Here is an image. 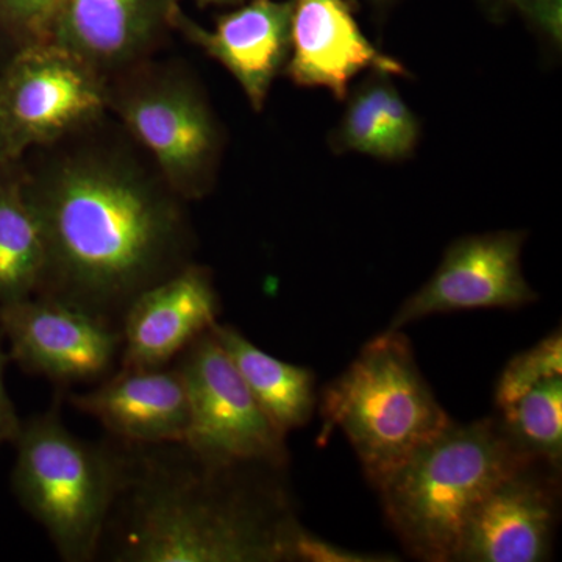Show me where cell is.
Here are the masks:
<instances>
[{
  "instance_id": "8992f818",
  "label": "cell",
  "mask_w": 562,
  "mask_h": 562,
  "mask_svg": "<svg viewBox=\"0 0 562 562\" xmlns=\"http://www.w3.org/2000/svg\"><path fill=\"white\" fill-rule=\"evenodd\" d=\"M109 81L110 111L150 155L166 184L184 202L209 195L225 139L201 83L187 69L149 60Z\"/></svg>"
},
{
  "instance_id": "d6986e66",
  "label": "cell",
  "mask_w": 562,
  "mask_h": 562,
  "mask_svg": "<svg viewBox=\"0 0 562 562\" xmlns=\"http://www.w3.org/2000/svg\"><path fill=\"white\" fill-rule=\"evenodd\" d=\"M11 165L0 171V305L35 295L46 269L43 232L24 176L9 172Z\"/></svg>"
},
{
  "instance_id": "484cf974",
  "label": "cell",
  "mask_w": 562,
  "mask_h": 562,
  "mask_svg": "<svg viewBox=\"0 0 562 562\" xmlns=\"http://www.w3.org/2000/svg\"><path fill=\"white\" fill-rule=\"evenodd\" d=\"M14 161H16V157H14L13 149H11L9 133H7L2 111H0V171Z\"/></svg>"
},
{
  "instance_id": "52a82bcc",
  "label": "cell",
  "mask_w": 562,
  "mask_h": 562,
  "mask_svg": "<svg viewBox=\"0 0 562 562\" xmlns=\"http://www.w3.org/2000/svg\"><path fill=\"white\" fill-rule=\"evenodd\" d=\"M0 111L18 160L98 124L110 111V81L55 41L25 44L0 74Z\"/></svg>"
},
{
  "instance_id": "9a60e30c",
  "label": "cell",
  "mask_w": 562,
  "mask_h": 562,
  "mask_svg": "<svg viewBox=\"0 0 562 562\" xmlns=\"http://www.w3.org/2000/svg\"><path fill=\"white\" fill-rule=\"evenodd\" d=\"M179 10V0H65L52 41L110 80L149 60Z\"/></svg>"
},
{
  "instance_id": "9c48e42d",
  "label": "cell",
  "mask_w": 562,
  "mask_h": 562,
  "mask_svg": "<svg viewBox=\"0 0 562 562\" xmlns=\"http://www.w3.org/2000/svg\"><path fill=\"white\" fill-rule=\"evenodd\" d=\"M0 331L22 371L65 387L102 382L121 358L120 327L46 295L0 305Z\"/></svg>"
},
{
  "instance_id": "ffe728a7",
  "label": "cell",
  "mask_w": 562,
  "mask_h": 562,
  "mask_svg": "<svg viewBox=\"0 0 562 562\" xmlns=\"http://www.w3.org/2000/svg\"><path fill=\"white\" fill-rule=\"evenodd\" d=\"M503 430L530 460L561 465L562 376L532 387L512 405L497 409Z\"/></svg>"
},
{
  "instance_id": "83f0119b",
  "label": "cell",
  "mask_w": 562,
  "mask_h": 562,
  "mask_svg": "<svg viewBox=\"0 0 562 562\" xmlns=\"http://www.w3.org/2000/svg\"><path fill=\"white\" fill-rule=\"evenodd\" d=\"M199 2H203V3H235V2H243V0H199Z\"/></svg>"
},
{
  "instance_id": "44dd1931",
  "label": "cell",
  "mask_w": 562,
  "mask_h": 562,
  "mask_svg": "<svg viewBox=\"0 0 562 562\" xmlns=\"http://www.w3.org/2000/svg\"><path fill=\"white\" fill-rule=\"evenodd\" d=\"M554 376H562L561 328L509 360L495 384V408L512 405L532 387Z\"/></svg>"
},
{
  "instance_id": "277c9868",
  "label": "cell",
  "mask_w": 562,
  "mask_h": 562,
  "mask_svg": "<svg viewBox=\"0 0 562 562\" xmlns=\"http://www.w3.org/2000/svg\"><path fill=\"white\" fill-rule=\"evenodd\" d=\"M321 442L339 428L372 486L452 424L402 330L380 333L317 398Z\"/></svg>"
},
{
  "instance_id": "4316f807",
  "label": "cell",
  "mask_w": 562,
  "mask_h": 562,
  "mask_svg": "<svg viewBox=\"0 0 562 562\" xmlns=\"http://www.w3.org/2000/svg\"><path fill=\"white\" fill-rule=\"evenodd\" d=\"M366 2L371 3L373 9L376 10H386L387 7H391L394 3V0H366Z\"/></svg>"
},
{
  "instance_id": "6da1fadb",
  "label": "cell",
  "mask_w": 562,
  "mask_h": 562,
  "mask_svg": "<svg viewBox=\"0 0 562 562\" xmlns=\"http://www.w3.org/2000/svg\"><path fill=\"white\" fill-rule=\"evenodd\" d=\"M22 176L46 247L36 294L121 328L140 292L192 262L184 201L131 155L92 147Z\"/></svg>"
},
{
  "instance_id": "7a4b0ae2",
  "label": "cell",
  "mask_w": 562,
  "mask_h": 562,
  "mask_svg": "<svg viewBox=\"0 0 562 562\" xmlns=\"http://www.w3.org/2000/svg\"><path fill=\"white\" fill-rule=\"evenodd\" d=\"M121 447L124 476L103 538L114 561L295 562L303 527L288 468L213 464L183 443Z\"/></svg>"
},
{
  "instance_id": "2e32d148",
  "label": "cell",
  "mask_w": 562,
  "mask_h": 562,
  "mask_svg": "<svg viewBox=\"0 0 562 562\" xmlns=\"http://www.w3.org/2000/svg\"><path fill=\"white\" fill-rule=\"evenodd\" d=\"M70 405L131 446L183 443L190 427L187 387L177 366L124 369L94 390L72 394Z\"/></svg>"
},
{
  "instance_id": "7402d4cb",
  "label": "cell",
  "mask_w": 562,
  "mask_h": 562,
  "mask_svg": "<svg viewBox=\"0 0 562 562\" xmlns=\"http://www.w3.org/2000/svg\"><path fill=\"white\" fill-rule=\"evenodd\" d=\"M65 0H3L0 27L25 44L52 41Z\"/></svg>"
},
{
  "instance_id": "e0dca14e",
  "label": "cell",
  "mask_w": 562,
  "mask_h": 562,
  "mask_svg": "<svg viewBox=\"0 0 562 562\" xmlns=\"http://www.w3.org/2000/svg\"><path fill=\"white\" fill-rule=\"evenodd\" d=\"M371 70L347 92L341 121L330 133L336 154H360L383 161H405L420 140V122L391 80Z\"/></svg>"
},
{
  "instance_id": "7c38bea8",
  "label": "cell",
  "mask_w": 562,
  "mask_h": 562,
  "mask_svg": "<svg viewBox=\"0 0 562 562\" xmlns=\"http://www.w3.org/2000/svg\"><path fill=\"white\" fill-rule=\"evenodd\" d=\"M213 273L194 261L140 292L121 322L120 368L169 366L220 322Z\"/></svg>"
},
{
  "instance_id": "ac0fdd59",
  "label": "cell",
  "mask_w": 562,
  "mask_h": 562,
  "mask_svg": "<svg viewBox=\"0 0 562 562\" xmlns=\"http://www.w3.org/2000/svg\"><path fill=\"white\" fill-rule=\"evenodd\" d=\"M211 331L281 435L310 424L319 398L313 371L272 357L233 325L217 322Z\"/></svg>"
},
{
  "instance_id": "d4e9b609",
  "label": "cell",
  "mask_w": 562,
  "mask_h": 562,
  "mask_svg": "<svg viewBox=\"0 0 562 562\" xmlns=\"http://www.w3.org/2000/svg\"><path fill=\"white\" fill-rule=\"evenodd\" d=\"M10 355L5 350V339L0 331V446L13 443L20 436L22 420L11 401L5 384V369L9 364Z\"/></svg>"
},
{
  "instance_id": "603a6c76",
  "label": "cell",
  "mask_w": 562,
  "mask_h": 562,
  "mask_svg": "<svg viewBox=\"0 0 562 562\" xmlns=\"http://www.w3.org/2000/svg\"><path fill=\"white\" fill-rule=\"evenodd\" d=\"M495 11L516 10L553 44H561L562 0H483Z\"/></svg>"
},
{
  "instance_id": "4fadbf2b",
  "label": "cell",
  "mask_w": 562,
  "mask_h": 562,
  "mask_svg": "<svg viewBox=\"0 0 562 562\" xmlns=\"http://www.w3.org/2000/svg\"><path fill=\"white\" fill-rule=\"evenodd\" d=\"M286 76L302 88H324L338 101L364 70L408 76L401 61L366 38L346 0H292Z\"/></svg>"
},
{
  "instance_id": "8fae6325",
  "label": "cell",
  "mask_w": 562,
  "mask_h": 562,
  "mask_svg": "<svg viewBox=\"0 0 562 562\" xmlns=\"http://www.w3.org/2000/svg\"><path fill=\"white\" fill-rule=\"evenodd\" d=\"M560 519L561 465L524 462L476 506L453 562L547 561Z\"/></svg>"
},
{
  "instance_id": "30bf717a",
  "label": "cell",
  "mask_w": 562,
  "mask_h": 562,
  "mask_svg": "<svg viewBox=\"0 0 562 562\" xmlns=\"http://www.w3.org/2000/svg\"><path fill=\"white\" fill-rule=\"evenodd\" d=\"M527 238L525 231H497L454 239L427 283L398 306L386 330H402L432 314L516 310L535 303L538 292L522 269Z\"/></svg>"
},
{
  "instance_id": "f1b7e54d",
  "label": "cell",
  "mask_w": 562,
  "mask_h": 562,
  "mask_svg": "<svg viewBox=\"0 0 562 562\" xmlns=\"http://www.w3.org/2000/svg\"><path fill=\"white\" fill-rule=\"evenodd\" d=\"M3 0H0V13H2Z\"/></svg>"
},
{
  "instance_id": "5b68a950",
  "label": "cell",
  "mask_w": 562,
  "mask_h": 562,
  "mask_svg": "<svg viewBox=\"0 0 562 562\" xmlns=\"http://www.w3.org/2000/svg\"><path fill=\"white\" fill-rule=\"evenodd\" d=\"M13 443L11 487L16 501L44 528L63 561L94 560L122 486L121 442L77 438L55 402L22 422Z\"/></svg>"
},
{
  "instance_id": "3957f363",
  "label": "cell",
  "mask_w": 562,
  "mask_h": 562,
  "mask_svg": "<svg viewBox=\"0 0 562 562\" xmlns=\"http://www.w3.org/2000/svg\"><path fill=\"white\" fill-rule=\"evenodd\" d=\"M527 461L494 414L452 422L375 487L406 552L419 561L453 562L476 506Z\"/></svg>"
},
{
  "instance_id": "5bb4252c",
  "label": "cell",
  "mask_w": 562,
  "mask_h": 562,
  "mask_svg": "<svg viewBox=\"0 0 562 562\" xmlns=\"http://www.w3.org/2000/svg\"><path fill=\"white\" fill-rule=\"evenodd\" d=\"M291 20L292 0H249L220 18L211 31L179 10L173 29L224 66L251 109L261 111L273 81L290 60Z\"/></svg>"
},
{
  "instance_id": "ba28073f",
  "label": "cell",
  "mask_w": 562,
  "mask_h": 562,
  "mask_svg": "<svg viewBox=\"0 0 562 562\" xmlns=\"http://www.w3.org/2000/svg\"><path fill=\"white\" fill-rule=\"evenodd\" d=\"M211 328L177 358L190 403L183 446L213 464L288 468L286 436L262 412Z\"/></svg>"
},
{
  "instance_id": "cb8c5ba5",
  "label": "cell",
  "mask_w": 562,
  "mask_h": 562,
  "mask_svg": "<svg viewBox=\"0 0 562 562\" xmlns=\"http://www.w3.org/2000/svg\"><path fill=\"white\" fill-rule=\"evenodd\" d=\"M395 558H383V554L350 552L336 543H330L303 528L295 543V562H384Z\"/></svg>"
}]
</instances>
